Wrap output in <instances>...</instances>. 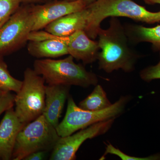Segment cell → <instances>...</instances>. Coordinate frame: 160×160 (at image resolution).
I'll list each match as a JSON object with an SVG mask.
<instances>
[{
	"instance_id": "6da1fadb",
	"label": "cell",
	"mask_w": 160,
	"mask_h": 160,
	"mask_svg": "<svg viewBox=\"0 0 160 160\" xmlns=\"http://www.w3.org/2000/svg\"><path fill=\"white\" fill-rule=\"evenodd\" d=\"M99 69L107 73L121 69L126 72L134 70L139 55L129 46L123 26L117 17H111L107 29L100 27L98 33Z\"/></svg>"
},
{
	"instance_id": "7a4b0ae2",
	"label": "cell",
	"mask_w": 160,
	"mask_h": 160,
	"mask_svg": "<svg viewBox=\"0 0 160 160\" xmlns=\"http://www.w3.org/2000/svg\"><path fill=\"white\" fill-rule=\"evenodd\" d=\"M87 6L90 13L85 32L92 40L98 37L102 22L108 17H123L149 24L160 22V10L148 11L132 0H96Z\"/></svg>"
},
{
	"instance_id": "3957f363",
	"label": "cell",
	"mask_w": 160,
	"mask_h": 160,
	"mask_svg": "<svg viewBox=\"0 0 160 160\" xmlns=\"http://www.w3.org/2000/svg\"><path fill=\"white\" fill-rule=\"evenodd\" d=\"M73 59L70 55L62 59H38L33 63V69L42 77L48 85L76 86L83 88L96 86L98 81L96 75L87 71L82 65L75 63Z\"/></svg>"
},
{
	"instance_id": "277c9868",
	"label": "cell",
	"mask_w": 160,
	"mask_h": 160,
	"mask_svg": "<svg viewBox=\"0 0 160 160\" xmlns=\"http://www.w3.org/2000/svg\"><path fill=\"white\" fill-rule=\"evenodd\" d=\"M130 99L129 96H122L109 108L92 111L80 108L69 95L65 117L56 128L58 134L64 137L95 123L116 119L124 111Z\"/></svg>"
},
{
	"instance_id": "5b68a950",
	"label": "cell",
	"mask_w": 160,
	"mask_h": 160,
	"mask_svg": "<svg viewBox=\"0 0 160 160\" xmlns=\"http://www.w3.org/2000/svg\"><path fill=\"white\" fill-rule=\"evenodd\" d=\"M60 138L56 128L42 115L20 131L16 141L12 159L23 160L35 152L52 151Z\"/></svg>"
},
{
	"instance_id": "8992f818",
	"label": "cell",
	"mask_w": 160,
	"mask_h": 160,
	"mask_svg": "<svg viewBox=\"0 0 160 160\" xmlns=\"http://www.w3.org/2000/svg\"><path fill=\"white\" fill-rule=\"evenodd\" d=\"M42 77L34 69L24 71L22 86L15 97V112L25 126L43 114L45 106L46 85Z\"/></svg>"
},
{
	"instance_id": "52a82bcc",
	"label": "cell",
	"mask_w": 160,
	"mask_h": 160,
	"mask_svg": "<svg viewBox=\"0 0 160 160\" xmlns=\"http://www.w3.org/2000/svg\"><path fill=\"white\" fill-rule=\"evenodd\" d=\"M33 22L31 6L19 8L0 28V53L24 45L32 32Z\"/></svg>"
},
{
	"instance_id": "ba28073f",
	"label": "cell",
	"mask_w": 160,
	"mask_h": 160,
	"mask_svg": "<svg viewBox=\"0 0 160 160\" xmlns=\"http://www.w3.org/2000/svg\"><path fill=\"white\" fill-rule=\"evenodd\" d=\"M30 41L46 39L58 40L66 44L69 55L74 59L82 61L84 64H91L98 59L99 47L98 41L90 38L83 30H77L67 36L60 37L50 34L46 31L32 32Z\"/></svg>"
},
{
	"instance_id": "9c48e42d",
	"label": "cell",
	"mask_w": 160,
	"mask_h": 160,
	"mask_svg": "<svg viewBox=\"0 0 160 160\" xmlns=\"http://www.w3.org/2000/svg\"><path fill=\"white\" fill-rule=\"evenodd\" d=\"M115 118L99 122L64 137H60L52 150L50 160H74L85 141L103 135L111 128Z\"/></svg>"
},
{
	"instance_id": "30bf717a",
	"label": "cell",
	"mask_w": 160,
	"mask_h": 160,
	"mask_svg": "<svg viewBox=\"0 0 160 160\" xmlns=\"http://www.w3.org/2000/svg\"><path fill=\"white\" fill-rule=\"evenodd\" d=\"M86 7L83 0L53 1L45 4L31 6L33 18L32 31L45 29L49 24L70 13Z\"/></svg>"
},
{
	"instance_id": "8fae6325",
	"label": "cell",
	"mask_w": 160,
	"mask_h": 160,
	"mask_svg": "<svg viewBox=\"0 0 160 160\" xmlns=\"http://www.w3.org/2000/svg\"><path fill=\"white\" fill-rule=\"evenodd\" d=\"M0 122V159L12 158L18 134L25 126L18 117L13 107L5 112Z\"/></svg>"
},
{
	"instance_id": "7c38bea8",
	"label": "cell",
	"mask_w": 160,
	"mask_h": 160,
	"mask_svg": "<svg viewBox=\"0 0 160 160\" xmlns=\"http://www.w3.org/2000/svg\"><path fill=\"white\" fill-rule=\"evenodd\" d=\"M70 86L49 85L46 86L45 106L43 115L56 128L59 124L66 100L69 96Z\"/></svg>"
},
{
	"instance_id": "4fadbf2b",
	"label": "cell",
	"mask_w": 160,
	"mask_h": 160,
	"mask_svg": "<svg viewBox=\"0 0 160 160\" xmlns=\"http://www.w3.org/2000/svg\"><path fill=\"white\" fill-rule=\"evenodd\" d=\"M90 11L87 6L80 11L70 13L50 23L45 31L58 36H67L79 30L85 31Z\"/></svg>"
},
{
	"instance_id": "5bb4252c",
	"label": "cell",
	"mask_w": 160,
	"mask_h": 160,
	"mask_svg": "<svg viewBox=\"0 0 160 160\" xmlns=\"http://www.w3.org/2000/svg\"><path fill=\"white\" fill-rule=\"evenodd\" d=\"M27 49L29 54L37 58H53L69 55L66 44L54 39L29 41Z\"/></svg>"
},
{
	"instance_id": "9a60e30c",
	"label": "cell",
	"mask_w": 160,
	"mask_h": 160,
	"mask_svg": "<svg viewBox=\"0 0 160 160\" xmlns=\"http://www.w3.org/2000/svg\"><path fill=\"white\" fill-rule=\"evenodd\" d=\"M129 42L132 44L147 42L152 44L154 51L160 49V25L152 28L136 24L124 26Z\"/></svg>"
},
{
	"instance_id": "2e32d148",
	"label": "cell",
	"mask_w": 160,
	"mask_h": 160,
	"mask_svg": "<svg viewBox=\"0 0 160 160\" xmlns=\"http://www.w3.org/2000/svg\"><path fill=\"white\" fill-rule=\"evenodd\" d=\"M112 105L102 87L97 84L92 92L78 106L84 110L97 111L109 108Z\"/></svg>"
},
{
	"instance_id": "e0dca14e",
	"label": "cell",
	"mask_w": 160,
	"mask_h": 160,
	"mask_svg": "<svg viewBox=\"0 0 160 160\" xmlns=\"http://www.w3.org/2000/svg\"><path fill=\"white\" fill-rule=\"evenodd\" d=\"M23 81L15 78L9 73L6 64L0 61V89L3 92L17 93L22 88Z\"/></svg>"
},
{
	"instance_id": "ac0fdd59",
	"label": "cell",
	"mask_w": 160,
	"mask_h": 160,
	"mask_svg": "<svg viewBox=\"0 0 160 160\" xmlns=\"http://www.w3.org/2000/svg\"><path fill=\"white\" fill-rule=\"evenodd\" d=\"M20 0H0V28L19 8Z\"/></svg>"
},
{
	"instance_id": "d6986e66",
	"label": "cell",
	"mask_w": 160,
	"mask_h": 160,
	"mask_svg": "<svg viewBox=\"0 0 160 160\" xmlns=\"http://www.w3.org/2000/svg\"><path fill=\"white\" fill-rule=\"evenodd\" d=\"M106 150L102 158L105 157L106 154H111L115 155L119 157L123 160H160V153L152 155L150 156L145 158H138L131 156L125 154L118 149L115 148L111 144L106 145Z\"/></svg>"
},
{
	"instance_id": "ffe728a7",
	"label": "cell",
	"mask_w": 160,
	"mask_h": 160,
	"mask_svg": "<svg viewBox=\"0 0 160 160\" xmlns=\"http://www.w3.org/2000/svg\"><path fill=\"white\" fill-rule=\"evenodd\" d=\"M160 61L157 65L145 68L141 71L140 77L142 80L147 82L152 80L160 79Z\"/></svg>"
},
{
	"instance_id": "44dd1931",
	"label": "cell",
	"mask_w": 160,
	"mask_h": 160,
	"mask_svg": "<svg viewBox=\"0 0 160 160\" xmlns=\"http://www.w3.org/2000/svg\"><path fill=\"white\" fill-rule=\"evenodd\" d=\"M15 95L10 92H4L0 97V116L8 109L13 107Z\"/></svg>"
},
{
	"instance_id": "7402d4cb",
	"label": "cell",
	"mask_w": 160,
	"mask_h": 160,
	"mask_svg": "<svg viewBox=\"0 0 160 160\" xmlns=\"http://www.w3.org/2000/svg\"><path fill=\"white\" fill-rule=\"evenodd\" d=\"M47 152L37 151L32 152L26 157L23 160H42L45 158Z\"/></svg>"
},
{
	"instance_id": "603a6c76",
	"label": "cell",
	"mask_w": 160,
	"mask_h": 160,
	"mask_svg": "<svg viewBox=\"0 0 160 160\" xmlns=\"http://www.w3.org/2000/svg\"><path fill=\"white\" fill-rule=\"evenodd\" d=\"M21 2L25 3H47L55 0H20Z\"/></svg>"
},
{
	"instance_id": "cb8c5ba5",
	"label": "cell",
	"mask_w": 160,
	"mask_h": 160,
	"mask_svg": "<svg viewBox=\"0 0 160 160\" xmlns=\"http://www.w3.org/2000/svg\"><path fill=\"white\" fill-rule=\"evenodd\" d=\"M145 3L148 5H155V4H160V0H143Z\"/></svg>"
},
{
	"instance_id": "d4e9b609",
	"label": "cell",
	"mask_w": 160,
	"mask_h": 160,
	"mask_svg": "<svg viewBox=\"0 0 160 160\" xmlns=\"http://www.w3.org/2000/svg\"><path fill=\"white\" fill-rule=\"evenodd\" d=\"M84 2L86 4V6L91 5V4L94 2L96 0H83Z\"/></svg>"
},
{
	"instance_id": "484cf974",
	"label": "cell",
	"mask_w": 160,
	"mask_h": 160,
	"mask_svg": "<svg viewBox=\"0 0 160 160\" xmlns=\"http://www.w3.org/2000/svg\"><path fill=\"white\" fill-rule=\"evenodd\" d=\"M3 92H4L2 91V90L0 89V97H1V96H2V94Z\"/></svg>"
},
{
	"instance_id": "4316f807",
	"label": "cell",
	"mask_w": 160,
	"mask_h": 160,
	"mask_svg": "<svg viewBox=\"0 0 160 160\" xmlns=\"http://www.w3.org/2000/svg\"><path fill=\"white\" fill-rule=\"evenodd\" d=\"M67 1H76V0H67Z\"/></svg>"
}]
</instances>
